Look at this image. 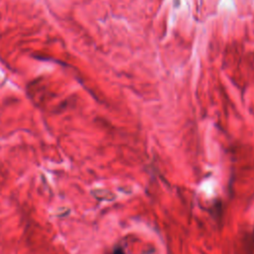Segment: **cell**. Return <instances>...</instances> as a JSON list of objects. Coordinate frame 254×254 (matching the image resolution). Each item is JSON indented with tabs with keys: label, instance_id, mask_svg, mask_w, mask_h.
I'll return each instance as SVG.
<instances>
[{
	"label": "cell",
	"instance_id": "1",
	"mask_svg": "<svg viewBox=\"0 0 254 254\" xmlns=\"http://www.w3.org/2000/svg\"><path fill=\"white\" fill-rule=\"evenodd\" d=\"M113 254H125L124 251L121 249V248H116L113 252Z\"/></svg>",
	"mask_w": 254,
	"mask_h": 254
}]
</instances>
